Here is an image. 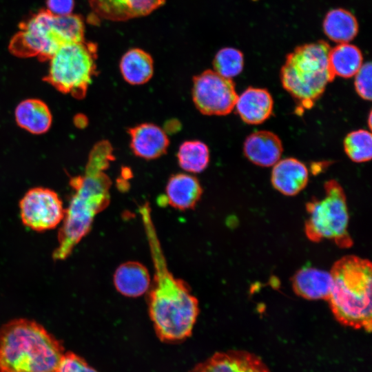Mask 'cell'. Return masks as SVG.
<instances>
[{
  "label": "cell",
  "mask_w": 372,
  "mask_h": 372,
  "mask_svg": "<svg viewBox=\"0 0 372 372\" xmlns=\"http://www.w3.org/2000/svg\"><path fill=\"white\" fill-rule=\"evenodd\" d=\"M330 49L323 41L299 46L281 69L283 87L304 108H311L335 77L329 63Z\"/></svg>",
  "instance_id": "cell-6"
},
{
  "label": "cell",
  "mask_w": 372,
  "mask_h": 372,
  "mask_svg": "<svg viewBox=\"0 0 372 372\" xmlns=\"http://www.w3.org/2000/svg\"><path fill=\"white\" fill-rule=\"evenodd\" d=\"M369 126L370 128L371 127V112L369 115Z\"/></svg>",
  "instance_id": "cell-30"
},
{
  "label": "cell",
  "mask_w": 372,
  "mask_h": 372,
  "mask_svg": "<svg viewBox=\"0 0 372 372\" xmlns=\"http://www.w3.org/2000/svg\"><path fill=\"white\" fill-rule=\"evenodd\" d=\"M243 150L245 156L254 164L271 167L280 160L283 147L281 140L276 134L260 130L247 137Z\"/></svg>",
  "instance_id": "cell-14"
},
{
  "label": "cell",
  "mask_w": 372,
  "mask_h": 372,
  "mask_svg": "<svg viewBox=\"0 0 372 372\" xmlns=\"http://www.w3.org/2000/svg\"><path fill=\"white\" fill-rule=\"evenodd\" d=\"M363 57L360 49L349 43H339L330 49L329 63L335 76L351 78L363 64Z\"/></svg>",
  "instance_id": "cell-23"
},
{
  "label": "cell",
  "mask_w": 372,
  "mask_h": 372,
  "mask_svg": "<svg viewBox=\"0 0 372 372\" xmlns=\"http://www.w3.org/2000/svg\"><path fill=\"white\" fill-rule=\"evenodd\" d=\"M121 73L128 83L142 85L147 83L154 73V61L151 55L140 48L127 51L119 63Z\"/></svg>",
  "instance_id": "cell-21"
},
{
  "label": "cell",
  "mask_w": 372,
  "mask_h": 372,
  "mask_svg": "<svg viewBox=\"0 0 372 372\" xmlns=\"http://www.w3.org/2000/svg\"><path fill=\"white\" fill-rule=\"evenodd\" d=\"M60 341L38 322L12 320L0 328V372H57Z\"/></svg>",
  "instance_id": "cell-2"
},
{
  "label": "cell",
  "mask_w": 372,
  "mask_h": 372,
  "mask_svg": "<svg viewBox=\"0 0 372 372\" xmlns=\"http://www.w3.org/2000/svg\"><path fill=\"white\" fill-rule=\"evenodd\" d=\"M346 154L353 162L369 161L372 157V136L365 130L349 132L344 140Z\"/></svg>",
  "instance_id": "cell-25"
},
{
  "label": "cell",
  "mask_w": 372,
  "mask_h": 372,
  "mask_svg": "<svg viewBox=\"0 0 372 372\" xmlns=\"http://www.w3.org/2000/svg\"><path fill=\"white\" fill-rule=\"evenodd\" d=\"M130 147L134 154L150 160L166 153L169 139L165 131L153 123H142L129 130Z\"/></svg>",
  "instance_id": "cell-13"
},
{
  "label": "cell",
  "mask_w": 372,
  "mask_h": 372,
  "mask_svg": "<svg viewBox=\"0 0 372 372\" xmlns=\"http://www.w3.org/2000/svg\"><path fill=\"white\" fill-rule=\"evenodd\" d=\"M180 167L188 172L199 173L208 165L209 152L207 146L199 141H187L179 147L177 154Z\"/></svg>",
  "instance_id": "cell-24"
},
{
  "label": "cell",
  "mask_w": 372,
  "mask_h": 372,
  "mask_svg": "<svg viewBox=\"0 0 372 372\" xmlns=\"http://www.w3.org/2000/svg\"><path fill=\"white\" fill-rule=\"evenodd\" d=\"M114 284L117 291L127 297H138L150 285V277L146 267L137 262L121 265L114 274Z\"/></svg>",
  "instance_id": "cell-20"
},
{
  "label": "cell",
  "mask_w": 372,
  "mask_h": 372,
  "mask_svg": "<svg viewBox=\"0 0 372 372\" xmlns=\"http://www.w3.org/2000/svg\"><path fill=\"white\" fill-rule=\"evenodd\" d=\"M47 9L56 15L72 14L74 6V0H47Z\"/></svg>",
  "instance_id": "cell-29"
},
{
  "label": "cell",
  "mask_w": 372,
  "mask_h": 372,
  "mask_svg": "<svg viewBox=\"0 0 372 372\" xmlns=\"http://www.w3.org/2000/svg\"><path fill=\"white\" fill-rule=\"evenodd\" d=\"M14 117L20 127L34 134L47 132L52 122L48 106L37 99H28L19 103L15 109Z\"/></svg>",
  "instance_id": "cell-18"
},
{
  "label": "cell",
  "mask_w": 372,
  "mask_h": 372,
  "mask_svg": "<svg viewBox=\"0 0 372 372\" xmlns=\"http://www.w3.org/2000/svg\"><path fill=\"white\" fill-rule=\"evenodd\" d=\"M73 194L58 231V247L52 253L55 261L70 256L74 248L90 232L95 216L110 203L109 177L101 171L85 169L83 176L71 178Z\"/></svg>",
  "instance_id": "cell-4"
},
{
  "label": "cell",
  "mask_w": 372,
  "mask_h": 372,
  "mask_svg": "<svg viewBox=\"0 0 372 372\" xmlns=\"http://www.w3.org/2000/svg\"><path fill=\"white\" fill-rule=\"evenodd\" d=\"M96 43L84 39L65 44L50 59L43 80L62 93L83 99L96 74Z\"/></svg>",
  "instance_id": "cell-8"
},
{
  "label": "cell",
  "mask_w": 372,
  "mask_h": 372,
  "mask_svg": "<svg viewBox=\"0 0 372 372\" xmlns=\"http://www.w3.org/2000/svg\"><path fill=\"white\" fill-rule=\"evenodd\" d=\"M57 372H97L80 356L72 352L64 353Z\"/></svg>",
  "instance_id": "cell-28"
},
{
  "label": "cell",
  "mask_w": 372,
  "mask_h": 372,
  "mask_svg": "<svg viewBox=\"0 0 372 372\" xmlns=\"http://www.w3.org/2000/svg\"><path fill=\"white\" fill-rule=\"evenodd\" d=\"M8 49L21 58L49 61L62 45L84 40L85 24L78 14L56 15L42 9L19 24Z\"/></svg>",
  "instance_id": "cell-5"
},
{
  "label": "cell",
  "mask_w": 372,
  "mask_h": 372,
  "mask_svg": "<svg viewBox=\"0 0 372 372\" xmlns=\"http://www.w3.org/2000/svg\"><path fill=\"white\" fill-rule=\"evenodd\" d=\"M191 372H270L256 355L241 351L216 353Z\"/></svg>",
  "instance_id": "cell-12"
},
{
  "label": "cell",
  "mask_w": 372,
  "mask_h": 372,
  "mask_svg": "<svg viewBox=\"0 0 372 372\" xmlns=\"http://www.w3.org/2000/svg\"><path fill=\"white\" fill-rule=\"evenodd\" d=\"M23 225L35 231L54 229L65 215V209L59 195L45 187L28 190L19 202Z\"/></svg>",
  "instance_id": "cell-10"
},
{
  "label": "cell",
  "mask_w": 372,
  "mask_h": 372,
  "mask_svg": "<svg viewBox=\"0 0 372 372\" xmlns=\"http://www.w3.org/2000/svg\"><path fill=\"white\" fill-rule=\"evenodd\" d=\"M192 98L202 114L223 116L234 109L238 94L231 79L207 70L194 77Z\"/></svg>",
  "instance_id": "cell-9"
},
{
  "label": "cell",
  "mask_w": 372,
  "mask_h": 372,
  "mask_svg": "<svg viewBox=\"0 0 372 372\" xmlns=\"http://www.w3.org/2000/svg\"><path fill=\"white\" fill-rule=\"evenodd\" d=\"M323 30L327 37L339 43H349L358 32V23L348 10L337 8L330 10L323 21Z\"/></svg>",
  "instance_id": "cell-22"
},
{
  "label": "cell",
  "mask_w": 372,
  "mask_h": 372,
  "mask_svg": "<svg viewBox=\"0 0 372 372\" xmlns=\"http://www.w3.org/2000/svg\"><path fill=\"white\" fill-rule=\"evenodd\" d=\"M309 172L305 165L294 158L279 160L271 172L273 187L286 196H295L307 185Z\"/></svg>",
  "instance_id": "cell-15"
},
{
  "label": "cell",
  "mask_w": 372,
  "mask_h": 372,
  "mask_svg": "<svg viewBox=\"0 0 372 372\" xmlns=\"http://www.w3.org/2000/svg\"><path fill=\"white\" fill-rule=\"evenodd\" d=\"M371 64L363 63L355 74L354 85L357 94L364 100H371Z\"/></svg>",
  "instance_id": "cell-27"
},
{
  "label": "cell",
  "mask_w": 372,
  "mask_h": 372,
  "mask_svg": "<svg viewBox=\"0 0 372 372\" xmlns=\"http://www.w3.org/2000/svg\"><path fill=\"white\" fill-rule=\"evenodd\" d=\"M330 273L332 289L331 310L342 324L371 331L372 266L371 262L354 255L338 260Z\"/></svg>",
  "instance_id": "cell-3"
},
{
  "label": "cell",
  "mask_w": 372,
  "mask_h": 372,
  "mask_svg": "<svg viewBox=\"0 0 372 372\" xmlns=\"http://www.w3.org/2000/svg\"><path fill=\"white\" fill-rule=\"evenodd\" d=\"M291 284L294 293L301 298L310 300H328L333 281L330 271L304 267L294 274Z\"/></svg>",
  "instance_id": "cell-17"
},
{
  "label": "cell",
  "mask_w": 372,
  "mask_h": 372,
  "mask_svg": "<svg viewBox=\"0 0 372 372\" xmlns=\"http://www.w3.org/2000/svg\"><path fill=\"white\" fill-rule=\"evenodd\" d=\"M92 11L102 19L122 21L146 16L165 0H89Z\"/></svg>",
  "instance_id": "cell-11"
},
{
  "label": "cell",
  "mask_w": 372,
  "mask_h": 372,
  "mask_svg": "<svg viewBox=\"0 0 372 372\" xmlns=\"http://www.w3.org/2000/svg\"><path fill=\"white\" fill-rule=\"evenodd\" d=\"M234 108L245 123L260 124L271 116L273 100L266 89L250 87L238 96Z\"/></svg>",
  "instance_id": "cell-16"
},
{
  "label": "cell",
  "mask_w": 372,
  "mask_h": 372,
  "mask_svg": "<svg viewBox=\"0 0 372 372\" xmlns=\"http://www.w3.org/2000/svg\"><path fill=\"white\" fill-rule=\"evenodd\" d=\"M154 269L149 313L161 341L179 342L189 337L199 313L198 302L186 284L169 270L147 204L140 207Z\"/></svg>",
  "instance_id": "cell-1"
},
{
  "label": "cell",
  "mask_w": 372,
  "mask_h": 372,
  "mask_svg": "<svg viewBox=\"0 0 372 372\" xmlns=\"http://www.w3.org/2000/svg\"><path fill=\"white\" fill-rule=\"evenodd\" d=\"M213 65L214 71L220 76L230 79L238 76L242 70V53L234 48H224L216 54Z\"/></svg>",
  "instance_id": "cell-26"
},
{
  "label": "cell",
  "mask_w": 372,
  "mask_h": 372,
  "mask_svg": "<svg viewBox=\"0 0 372 372\" xmlns=\"http://www.w3.org/2000/svg\"><path fill=\"white\" fill-rule=\"evenodd\" d=\"M324 196L306 204L309 214L304 224L307 238L319 242L330 240L340 248H349L353 240L349 233V214L344 191L335 180L324 185Z\"/></svg>",
  "instance_id": "cell-7"
},
{
  "label": "cell",
  "mask_w": 372,
  "mask_h": 372,
  "mask_svg": "<svg viewBox=\"0 0 372 372\" xmlns=\"http://www.w3.org/2000/svg\"><path fill=\"white\" fill-rule=\"evenodd\" d=\"M165 191L168 203L183 210L193 208L202 194V187L198 179L183 173L169 178Z\"/></svg>",
  "instance_id": "cell-19"
}]
</instances>
